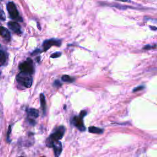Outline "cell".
<instances>
[{"mask_svg":"<svg viewBox=\"0 0 157 157\" xmlns=\"http://www.w3.org/2000/svg\"><path fill=\"white\" fill-rule=\"evenodd\" d=\"M150 28L153 30H156L157 28H155V26H150Z\"/></svg>","mask_w":157,"mask_h":157,"instance_id":"d6986e66","label":"cell"},{"mask_svg":"<svg viewBox=\"0 0 157 157\" xmlns=\"http://www.w3.org/2000/svg\"><path fill=\"white\" fill-rule=\"evenodd\" d=\"M86 115V112L85 110H82L80 112L79 116L74 117L72 120V124L81 131H84L85 130V126L83 124V118Z\"/></svg>","mask_w":157,"mask_h":157,"instance_id":"3957f363","label":"cell"},{"mask_svg":"<svg viewBox=\"0 0 157 157\" xmlns=\"http://www.w3.org/2000/svg\"><path fill=\"white\" fill-rule=\"evenodd\" d=\"M61 40L58 39H48L46 40L43 43V47H44V51H46L48 50L52 46L55 45V46H60L61 45Z\"/></svg>","mask_w":157,"mask_h":157,"instance_id":"8992f818","label":"cell"},{"mask_svg":"<svg viewBox=\"0 0 157 157\" xmlns=\"http://www.w3.org/2000/svg\"><path fill=\"white\" fill-rule=\"evenodd\" d=\"M61 55V53H60V52H55V53H53L52 55H51L50 57H51V58H58V57L60 56Z\"/></svg>","mask_w":157,"mask_h":157,"instance_id":"e0dca14e","label":"cell"},{"mask_svg":"<svg viewBox=\"0 0 157 157\" xmlns=\"http://www.w3.org/2000/svg\"><path fill=\"white\" fill-rule=\"evenodd\" d=\"M40 105L43 111V113H45V110H46V102H45V96L43 94H40Z\"/></svg>","mask_w":157,"mask_h":157,"instance_id":"8fae6325","label":"cell"},{"mask_svg":"<svg viewBox=\"0 0 157 157\" xmlns=\"http://www.w3.org/2000/svg\"><path fill=\"white\" fill-rule=\"evenodd\" d=\"M88 131L90 132L91 133H96V134H102L104 131L102 129H101L99 128L94 127V126H90L88 128Z\"/></svg>","mask_w":157,"mask_h":157,"instance_id":"7c38bea8","label":"cell"},{"mask_svg":"<svg viewBox=\"0 0 157 157\" xmlns=\"http://www.w3.org/2000/svg\"><path fill=\"white\" fill-rule=\"evenodd\" d=\"M7 9L11 18L17 20H21L18 12L16 8L15 4L13 2H9L7 4Z\"/></svg>","mask_w":157,"mask_h":157,"instance_id":"5b68a950","label":"cell"},{"mask_svg":"<svg viewBox=\"0 0 157 157\" xmlns=\"http://www.w3.org/2000/svg\"><path fill=\"white\" fill-rule=\"evenodd\" d=\"M19 68L21 72H25L32 74L34 72L33 61L30 58H28L25 61L20 64Z\"/></svg>","mask_w":157,"mask_h":157,"instance_id":"277c9868","label":"cell"},{"mask_svg":"<svg viewBox=\"0 0 157 157\" xmlns=\"http://www.w3.org/2000/svg\"><path fill=\"white\" fill-rule=\"evenodd\" d=\"M117 1H121V2H127L129 0H117Z\"/></svg>","mask_w":157,"mask_h":157,"instance_id":"ffe728a7","label":"cell"},{"mask_svg":"<svg viewBox=\"0 0 157 157\" xmlns=\"http://www.w3.org/2000/svg\"><path fill=\"white\" fill-rule=\"evenodd\" d=\"M0 20H6V15L4 11L0 8Z\"/></svg>","mask_w":157,"mask_h":157,"instance_id":"9a60e30c","label":"cell"},{"mask_svg":"<svg viewBox=\"0 0 157 157\" xmlns=\"http://www.w3.org/2000/svg\"><path fill=\"white\" fill-rule=\"evenodd\" d=\"M27 113L29 117L37 118L39 117V111L35 109H29L27 110Z\"/></svg>","mask_w":157,"mask_h":157,"instance_id":"30bf717a","label":"cell"},{"mask_svg":"<svg viewBox=\"0 0 157 157\" xmlns=\"http://www.w3.org/2000/svg\"><path fill=\"white\" fill-rule=\"evenodd\" d=\"M0 36L7 40H9L10 39V34L9 31L1 26H0Z\"/></svg>","mask_w":157,"mask_h":157,"instance_id":"9c48e42d","label":"cell"},{"mask_svg":"<svg viewBox=\"0 0 157 157\" xmlns=\"http://www.w3.org/2000/svg\"><path fill=\"white\" fill-rule=\"evenodd\" d=\"M153 48H156V45H145V46L144 47V49L149 50V49Z\"/></svg>","mask_w":157,"mask_h":157,"instance_id":"ac0fdd59","label":"cell"},{"mask_svg":"<svg viewBox=\"0 0 157 157\" xmlns=\"http://www.w3.org/2000/svg\"><path fill=\"white\" fill-rule=\"evenodd\" d=\"M52 147L53 148L54 154L55 157H59L62 151V144L59 141L56 142L53 144Z\"/></svg>","mask_w":157,"mask_h":157,"instance_id":"52a82bcc","label":"cell"},{"mask_svg":"<svg viewBox=\"0 0 157 157\" xmlns=\"http://www.w3.org/2000/svg\"><path fill=\"white\" fill-rule=\"evenodd\" d=\"M43 157H44V156H43Z\"/></svg>","mask_w":157,"mask_h":157,"instance_id":"7402d4cb","label":"cell"},{"mask_svg":"<svg viewBox=\"0 0 157 157\" xmlns=\"http://www.w3.org/2000/svg\"><path fill=\"white\" fill-rule=\"evenodd\" d=\"M8 26L9 28L13 31L15 33H17L18 34L21 33V28L19 24L15 21H9L8 23Z\"/></svg>","mask_w":157,"mask_h":157,"instance_id":"ba28073f","label":"cell"},{"mask_svg":"<svg viewBox=\"0 0 157 157\" xmlns=\"http://www.w3.org/2000/svg\"><path fill=\"white\" fill-rule=\"evenodd\" d=\"M17 80L19 84L26 88H29L33 83V78L31 74L25 72H21L17 75Z\"/></svg>","mask_w":157,"mask_h":157,"instance_id":"7a4b0ae2","label":"cell"},{"mask_svg":"<svg viewBox=\"0 0 157 157\" xmlns=\"http://www.w3.org/2000/svg\"><path fill=\"white\" fill-rule=\"evenodd\" d=\"M61 79L64 81V82H73L74 80V78H72L69 75H64L62 77Z\"/></svg>","mask_w":157,"mask_h":157,"instance_id":"5bb4252c","label":"cell"},{"mask_svg":"<svg viewBox=\"0 0 157 157\" xmlns=\"http://www.w3.org/2000/svg\"><path fill=\"white\" fill-rule=\"evenodd\" d=\"M65 130V128L63 126L58 128V129L46 140V145L49 147H52L53 144L59 141L63 137Z\"/></svg>","mask_w":157,"mask_h":157,"instance_id":"6da1fadb","label":"cell"},{"mask_svg":"<svg viewBox=\"0 0 157 157\" xmlns=\"http://www.w3.org/2000/svg\"><path fill=\"white\" fill-rule=\"evenodd\" d=\"M20 157H23V156H20Z\"/></svg>","mask_w":157,"mask_h":157,"instance_id":"44dd1931","label":"cell"},{"mask_svg":"<svg viewBox=\"0 0 157 157\" xmlns=\"http://www.w3.org/2000/svg\"><path fill=\"white\" fill-rule=\"evenodd\" d=\"M6 61V56L5 53L0 50V66L4 64Z\"/></svg>","mask_w":157,"mask_h":157,"instance_id":"4fadbf2b","label":"cell"},{"mask_svg":"<svg viewBox=\"0 0 157 157\" xmlns=\"http://www.w3.org/2000/svg\"><path fill=\"white\" fill-rule=\"evenodd\" d=\"M144 88H145L144 86H143V85H140V86H138L134 88L133 89L132 91H133V92H136V91H140V90H143Z\"/></svg>","mask_w":157,"mask_h":157,"instance_id":"2e32d148","label":"cell"}]
</instances>
